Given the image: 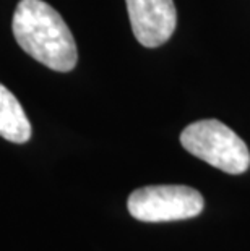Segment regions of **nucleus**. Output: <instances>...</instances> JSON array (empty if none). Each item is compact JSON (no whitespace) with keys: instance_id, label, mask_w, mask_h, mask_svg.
<instances>
[{"instance_id":"4","label":"nucleus","mask_w":250,"mask_h":251,"mask_svg":"<svg viewBox=\"0 0 250 251\" xmlns=\"http://www.w3.org/2000/svg\"><path fill=\"white\" fill-rule=\"evenodd\" d=\"M132 31L141 46L153 49L169 41L177 25L172 0H125Z\"/></svg>"},{"instance_id":"5","label":"nucleus","mask_w":250,"mask_h":251,"mask_svg":"<svg viewBox=\"0 0 250 251\" xmlns=\"http://www.w3.org/2000/svg\"><path fill=\"white\" fill-rule=\"evenodd\" d=\"M0 136L23 144L31 138V124L18 99L0 84Z\"/></svg>"},{"instance_id":"3","label":"nucleus","mask_w":250,"mask_h":251,"mask_svg":"<svg viewBox=\"0 0 250 251\" xmlns=\"http://www.w3.org/2000/svg\"><path fill=\"white\" fill-rule=\"evenodd\" d=\"M205 206L198 191L184 185H153L129 196L130 216L141 222H172L201 214Z\"/></svg>"},{"instance_id":"1","label":"nucleus","mask_w":250,"mask_h":251,"mask_svg":"<svg viewBox=\"0 0 250 251\" xmlns=\"http://www.w3.org/2000/svg\"><path fill=\"white\" fill-rule=\"evenodd\" d=\"M18 46L42 65L56 72H70L78 50L70 28L60 13L42 0H20L12 20Z\"/></svg>"},{"instance_id":"2","label":"nucleus","mask_w":250,"mask_h":251,"mask_svg":"<svg viewBox=\"0 0 250 251\" xmlns=\"http://www.w3.org/2000/svg\"><path fill=\"white\" fill-rule=\"evenodd\" d=\"M180 144L195 157L226 174L239 175L250 167L247 144L220 120H198L184 128Z\"/></svg>"}]
</instances>
